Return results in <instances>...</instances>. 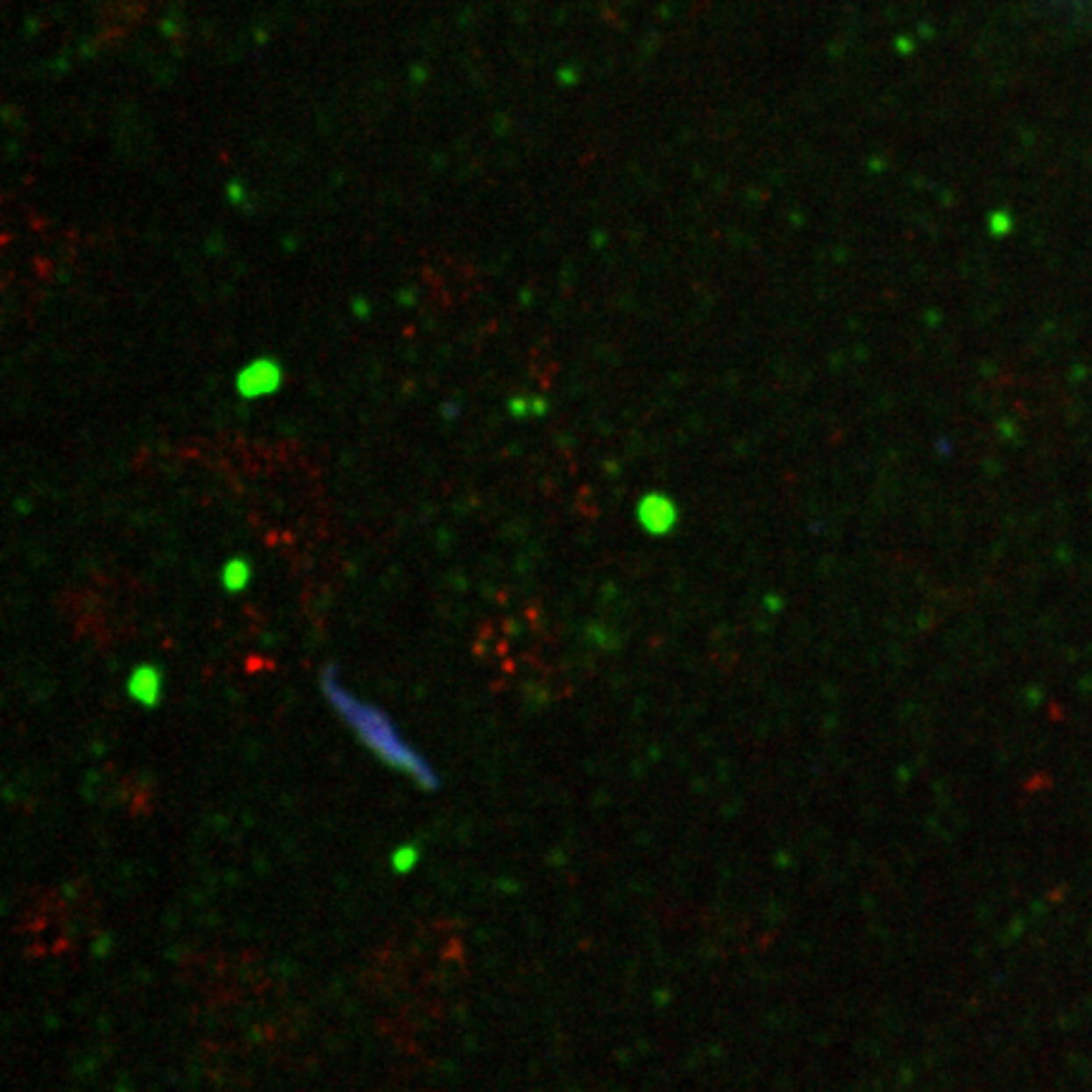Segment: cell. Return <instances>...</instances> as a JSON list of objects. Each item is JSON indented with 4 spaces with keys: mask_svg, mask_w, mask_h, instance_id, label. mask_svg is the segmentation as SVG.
<instances>
[{
    "mask_svg": "<svg viewBox=\"0 0 1092 1092\" xmlns=\"http://www.w3.org/2000/svg\"><path fill=\"white\" fill-rule=\"evenodd\" d=\"M322 691L331 703V708L344 719V723L359 736V741L365 743L379 762L393 766L394 771L408 774L417 787L428 789V791L437 789L440 779L433 771V766L400 736L397 726L382 708L351 696L342 685L339 670L334 665H327L322 670Z\"/></svg>",
    "mask_w": 1092,
    "mask_h": 1092,
    "instance_id": "1",
    "label": "cell"
},
{
    "mask_svg": "<svg viewBox=\"0 0 1092 1092\" xmlns=\"http://www.w3.org/2000/svg\"><path fill=\"white\" fill-rule=\"evenodd\" d=\"M284 385V367L281 362L271 357H259L248 365H243L236 374V390L245 400L268 397Z\"/></svg>",
    "mask_w": 1092,
    "mask_h": 1092,
    "instance_id": "2",
    "label": "cell"
},
{
    "mask_svg": "<svg viewBox=\"0 0 1092 1092\" xmlns=\"http://www.w3.org/2000/svg\"><path fill=\"white\" fill-rule=\"evenodd\" d=\"M127 693L142 708H154L162 698V673L157 665H137L127 677Z\"/></svg>",
    "mask_w": 1092,
    "mask_h": 1092,
    "instance_id": "3",
    "label": "cell"
},
{
    "mask_svg": "<svg viewBox=\"0 0 1092 1092\" xmlns=\"http://www.w3.org/2000/svg\"><path fill=\"white\" fill-rule=\"evenodd\" d=\"M251 574H253L251 562L243 557H233L220 569V582L228 592H243L251 585Z\"/></svg>",
    "mask_w": 1092,
    "mask_h": 1092,
    "instance_id": "4",
    "label": "cell"
},
{
    "mask_svg": "<svg viewBox=\"0 0 1092 1092\" xmlns=\"http://www.w3.org/2000/svg\"><path fill=\"white\" fill-rule=\"evenodd\" d=\"M225 197L233 208H248L251 205V193H248V185L243 180H230L225 185Z\"/></svg>",
    "mask_w": 1092,
    "mask_h": 1092,
    "instance_id": "5",
    "label": "cell"
},
{
    "mask_svg": "<svg viewBox=\"0 0 1092 1092\" xmlns=\"http://www.w3.org/2000/svg\"><path fill=\"white\" fill-rule=\"evenodd\" d=\"M415 857L417 854L413 847H402V850L397 852V857H394V868H397V870H408V868L415 862Z\"/></svg>",
    "mask_w": 1092,
    "mask_h": 1092,
    "instance_id": "6",
    "label": "cell"
},
{
    "mask_svg": "<svg viewBox=\"0 0 1092 1092\" xmlns=\"http://www.w3.org/2000/svg\"><path fill=\"white\" fill-rule=\"evenodd\" d=\"M425 79H428V68H425V66H417V64L410 66V82H413V84H422Z\"/></svg>",
    "mask_w": 1092,
    "mask_h": 1092,
    "instance_id": "7",
    "label": "cell"
},
{
    "mask_svg": "<svg viewBox=\"0 0 1092 1092\" xmlns=\"http://www.w3.org/2000/svg\"><path fill=\"white\" fill-rule=\"evenodd\" d=\"M354 314L362 319V316H370V301H365V299H354Z\"/></svg>",
    "mask_w": 1092,
    "mask_h": 1092,
    "instance_id": "8",
    "label": "cell"
},
{
    "mask_svg": "<svg viewBox=\"0 0 1092 1092\" xmlns=\"http://www.w3.org/2000/svg\"><path fill=\"white\" fill-rule=\"evenodd\" d=\"M400 301H408V306H413V301H415V296H413V294L408 291V294H400Z\"/></svg>",
    "mask_w": 1092,
    "mask_h": 1092,
    "instance_id": "9",
    "label": "cell"
}]
</instances>
